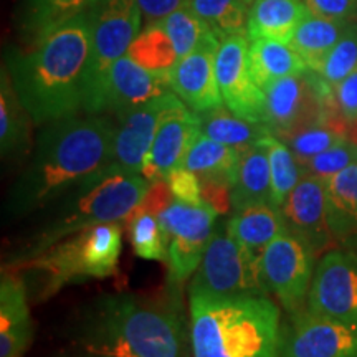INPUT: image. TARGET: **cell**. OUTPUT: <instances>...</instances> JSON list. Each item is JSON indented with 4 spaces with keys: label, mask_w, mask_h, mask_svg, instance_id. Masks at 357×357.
Wrapping results in <instances>:
<instances>
[{
    "label": "cell",
    "mask_w": 357,
    "mask_h": 357,
    "mask_svg": "<svg viewBox=\"0 0 357 357\" xmlns=\"http://www.w3.org/2000/svg\"><path fill=\"white\" fill-rule=\"evenodd\" d=\"M176 96V93L169 91L153 101L116 114L113 166L126 174H141L160 119Z\"/></svg>",
    "instance_id": "5bb4252c"
},
{
    "label": "cell",
    "mask_w": 357,
    "mask_h": 357,
    "mask_svg": "<svg viewBox=\"0 0 357 357\" xmlns=\"http://www.w3.org/2000/svg\"><path fill=\"white\" fill-rule=\"evenodd\" d=\"M91 53L88 13L45 32L30 52L8 60V77L30 119L38 126L79 114Z\"/></svg>",
    "instance_id": "3957f363"
},
{
    "label": "cell",
    "mask_w": 357,
    "mask_h": 357,
    "mask_svg": "<svg viewBox=\"0 0 357 357\" xmlns=\"http://www.w3.org/2000/svg\"><path fill=\"white\" fill-rule=\"evenodd\" d=\"M261 141L266 147L268 160H270L273 205L281 208V205L284 204V200L288 199L294 187L300 184L305 174H303L301 164L294 158L287 142L281 141L271 132L263 136Z\"/></svg>",
    "instance_id": "4dcf8cb0"
},
{
    "label": "cell",
    "mask_w": 357,
    "mask_h": 357,
    "mask_svg": "<svg viewBox=\"0 0 357 357\" xmlns=\"http://www.w3.org/2000/svg\"><path fill=\"white\" fill-rule=\"evenodd\" d=\"M63 357H88V356H82V354H79V356H63Z\"/></svg>",
    "instance_id": "ee69618b"
},
{
    "label": "cell",
    "mask_w": 357,
    "mask_h": 357,
    "mask_svg": "<svg viewBox=\"0 0 357 357\" xmlns=\"http://www.w3.org/2000/svg\"><path fill=\"white\" fill-rule=\"evenodd\" d=\"M357 162V144L349 139L339 142V144L329 147L324 153H321L305 164H301L305 176L318 177L321 181H328L342 172L352 164Z\"/></svg>",
    "instance_id": "8d00e7d4"
},
{
    "label": "cell",
    "mask_w": 357,
    "mask_h": 357,
    "mask_svg": "<svg viewBox=\"0 0 357 357\" xmlns=\"http://www.w3.org/2000/svg\"><path fill=\"white\" fill-rule=\"evenodd\" d=\"M314 253L298 236L284 231L270 242L258 258L260 275L266 291L289 314L305 307L314 275Z\"/></svg>",
    "instance_id": "30bf717a"
},
{
    "label": "cell",
    "mask_w": 357,
    "mask_h": 357,
    "mask_svg": "<svg viewBox=\"0 0 357 357\" xmlns=\"http://www.w3.org/2000/svg\"><path fill=\"white\" fill-rule=\"evenodd\" d=\"M328 223L334 242L357 235V162L326 181Z\"/></svg>",
    "instance_id": "d4e9b609"
},
{
    "label": "cell",
    "mask_w": 357,
    "mask_h": 357,
    "mask_svg": "<svg viewBox=\"0 0 357 357\" xmlns=\"http://www.w3.org/2000/svg\"><path fill=\"white\" fill-rule=\"evenodd\" d=\"M189 289H200L218 296L268 294L258 258L248 255L231 238L225 223L213 231Z\"/></svg>",
    "instance_id": "9c48e42d"
},
{
    "label": "cell",
    "mask_w": 357,
    "mask_h": 357,
    "mask_svg": "<svg viewBox=\"0 0 357 357\" xmlns=\"http://www.w3.org/2000/svg\"><path fill=\"white\" fill-rule=\"evenodd\" d=\"M166 182L171 187L174 199L178 202L192 204V205H202L207 204L202 195V184H200L199 176L184 166H178L174 171L169 172Z\"/></svg>",
    "instance_id": "74e56055"
},
{
    "label": "cell",
    "mask_w": 357,
    "mask_h": 357,
    "mask_svg": "<svg viewBox=\"0 0 357 357\" xmlns=\"http://www.w3.org/2000/svg\"><path fill=\"white\" fill-rule=\"evenodd\" d=\"M149 187L151 182L141 174H126L108 164L43 207L45 213L35 227L37 230L26 236L3 268L10 270L19 266L61 240L91 227L126 223L134 208L146 197Z\"/></svg>",
    "instance_id": "277c9868"
},
{
    "label": "cell",
    "mask_w": 357,
    "mask_h": 357,
    "mask_svg": "<svg viewBox=\"0 0 357 357\" xmlns=\"http://www.w3.org/2000/svg\"><path fill=\"white\" fill-rule=\"evenodd\" d=\"M307 13L305 0H255L248 12V40L270 38L289 43Z\"/></svg>",
    "instance_id": "7402d4cb"
},
{
    "label": "cell",
    "mask_w": 357,
    "mask_h": 357,
    "mask_svg": "<svg viewBox=\"0 0 357 357\" xmlns=\"http://www.w3.org/2000/svg\"><path fill=\"white\" fill-rule=\"evenodd\" d=\"M357 70V24L352 22L342 38L334 45L316 73L331 86H336L342 79Z\"/></svg>",
    "instance_id": "e575fe53"
},
{
    "label": "cell",
    "mask_w": 357,
    "mask_h": 357,
    "mask_svg": "<svg viewBox=\"0 0 357 357\" xmlns=\"http://www.w3.org/2000/svg\"><path fill=\"white\" fill-rule=\"evenodd\" d=\"M114 123L100 114L68 116L43 124L29 164L17 176L3 215L22 218L111 164Z\"/></svg>",
    "instance_id": "7a4b0ae2"
},
{
    "label": "cell",
    "mask_w": 357,
    "mask_h": 357,
    "mask_svg": "<svg viewBox=\"0 0 357 357\" xmlns=\"http://www.w3.org/2000/svg\"><path fill=\"white\" fill-rule=\"evenodd\" d=\"M287 230L306 243L314 257L324 255L334 242L328 223L326 182L318 177L303 176L284 204L281 205Z\"/></svg>",
    "instance_id": "2e32d148"
},
{
    "label": "cell",
    "mask_w": 357,
    "mask_h": 357,
    "mask_svg": "<svg viewBox=\"0 0 357 357\" xmlns=\"http://www.w3.org/2000/svg\"><path fill=\"white\" fill-rule=\"evenodd\" d=\"M75 346L88 357H192L181 293H106L73 323Z\"/></svg>",
    "instance_id": "6da1fadb"
},
{
    "label": "cell",
    "mask_w": 357,
    "mask_h": 357,
    "mask_svg": "<svg viewBox=\"0 0 357 357\" xmlns=\"http://www.w3.org/2000/svg\"><path fill=\"white\" fill-rule=\"evenodd\" d=\"M218 212L212 205H192L174 199L159 213L167 236V283L181 293V287L197 271L205 250L215 231Z\"/></svg>",
    "instance_id": "ba28073f"
},
{
    "label": "cell",
    "mask_w": 357,
    "mask_h": 357,
    "mask_svg": "<svg viewBox=\"0 0 357 357\" xmlns=\"http://www.w3.org/2000/svg\"><path fill=\"white\" fill-rule=\"evenodd\" d=\"M261 139L243 151L240 158L238 172L230 194L231 212L243 211L255 205H273L270 160Z\"/></svg>",
    "instance_id": "44dd1931"
},
{
    "label": "cell",
    "mask_w": 357,
    "mask_h": 357,
    "mask_svg": "<svg viewBox=\"0 0 357 357\" xmlns=\"http://www.w3.org/2000/svg\"><path fill=\"white\" fill-rule=\"evenodd\" d=\"M91 22V53L86 73L83 113L106 111V84L111 66L128 55L141 33L144 17L137 0H98L88 12Z\"/></svg>",
    "instance_id": "52a82bcc"
},
{
    "label": "cell",
    "mask_w": 357,
    "mask_h": 357,
    "mask_svg": "<svg viewBox=\"0 0 357 357\" xmlns=\"http://www.w3.org/2000/svg\"><path fill=\"white\" fill-rule=\"evenodd\" d=\"M96 2L98 0H26V29H30L37 40L48 30L88 13Z\"/></svg>",
    "instance_id": "1f68e13d"
},
{
    "label": "cell",
    "mask_w": 357,
    "mask_h": 357,
    "mask_svg": "<svg viewBox=\"0 0 357 357\" xmlns=\"http://www.w3.org/2000/svg\"><path fill=\"white\" fill-rule=\"evenodd\" d=\"M33 339L25 283L12 270L0 281V357H22Z\"/></svg>",
    "instance_id": "d6986e66"
},
{
    "label": "cell",
    "mask_w": 357,
    "mask_h": 357,
    "mask_svg": "<svg viewBox=\"0 0 357 357\" xmlns=\"http://www.w3.org/2000/svg\"><path fill=\"white\" fill-rule=\"evenodd\" d=\"M248 66L253 79L261 89L276 79L294 77L310 70L291 45L270 38L250 40Z\"/></svg>",
    "instance_id": "603a6c76"
},
{
    "label": "cell",
    "mask_w": 357,
    "mask_h": 357,
    "mask_svg": "<svg viewBox=\"0 0 357 357\" xmlns=\"http://www.w3.org/2000/svg\"><path fill=\"white\" fill-rule=\"evenodd\" d=\"M225 227L231 238L255 258H260L266 245L276 236L288 231L281 208L270 204L231 212Z\"/></svg>",
    "instance_id": "ffe728a7"
},
{
    "label": "cell",
    "mask_w": 357,
    "mask_h": 357,
    "mask_svg": "<svg viewBox=\"0 0 357 357\" xmlns=\"http://www.w3.org/2000/svg\"><path fill=\"white\" fill-rule=\"evenodd\" d=\"M347 137L336 129H333L328 124H318V126H311L303 129V131L293 134L284 139L294 158L298 162L305 164L314 155L324 153L329 147L339 144V142L346 141Z\"/></svg>",
    "instance_id": "d590c367"
},
{
    "label": "cell",
    "mask_w": 357,
    "mask_h": 357,
    "mask_svg": "<svg viewBox=\"0 0 357 357\" xmlns=\"http://www.w3.org/2000/svg\"><path fill=\"white\" fill-rule=\"evenodd\" d=\"M199 114L200 132L222 144L235 147L240 153L257 144L263 136L270 134L265 124L252 123L240 118L227 108L225 105L204 111Z\"/></svg>",
    "instance_id": "4316f807"
},
{
    "label": "cell",
    "mask_w": 357,
    "mask_h": 357,
    "mask_svg": "<svg viewBox=\"0 0 357 357\" xmlns=\"http://www.w3.org/2000/svg\"><path fill=\"white\" fill-rule=\"evenodd\" d=\"M346 137H347V139H349L351 142H354V144H357V121L351 123L349 126H347Z\"/></svg>",
    "instance_id": "b9f144b4"
},
{
    "label": "cell",
    "mask_w": 357,
    "mask_h": 357,
    "mask_svg": "<svg viewBox=\"0 0 357 357\" xmlns=\"http://www.w3.org/2000/svg\"><path fill=\"white\" fill-rule=\"evenodd\" d=\"M245 2H247V3H248V6H250V7H252V6H253V2H255V0H245Z\"/></svg>",
    "instance_id": "7bdbcfd3"
},
{
    "label": "cell",
    "mask_w": 357,
    "mask_h": 357,
    "mask_svg": "<svg viewBox=\"0 0 357 357\" xmlns=\"http://www.w3.org/2000/svg\"><path fill=\"white\" fill-rule=\"evenodd\" d=\"M333 93L339 118L347 129L351 123L357 121V70L333 86Z\"/></svg>",
    "instance_id": "f35d334b"
},
{
    "label": "cell",
    "mask_w": 357,
    "mask_h": 357,
    "mask_svg": "<svg viewBox=\"0 0 357 357\" xmlns=\"http://www.w3.org/2000/svg\"><path fill=\"white\" fill-rule=\"evenodd\" d=\"M306 310L357 324V252L328 250L314 268Z\"/></svg>",
    "instance_id": "8fae6325"
},
{
    "label": "cell",
    "mask_w": 357,
    "mask_h": 357,
    "mask_svg": "<svg viewBox=\"0 0 357 357\" xmlns=\"http://www.w3.org/2000/svg\"><path fill=\"white\" fill-rule=\"evenodd\" d=\"M218 45L220 40L211 33L167 73L171 89L194 113H204L223 105L215 70Z\"/></svg>",
    "instance_id": "e0dca14e"
},
{
    "label": "cell",
    "mask_w": 357,
    "mask_h": 357,
    "mask_svg": "<svg viewBox=\"0 0 357 357\" xmlns=\"http://www.w3.org/2000/svg\"><path fill=\"white\" fill-rule=\"evenodd\" d=\"M192 357H280L281 311L266 294L189 289Z\"/></svg>",
    "instance_id": "5b68a950"
},
{
    "label": "cell",
    "mask_w": 357,
    "mask_h": 357,
    "mask_svg": "<svg viewBox=\"0 0 357 357\" xmlns=\"http://www.w3.org/2000/svg\"><path fill=\"white\" fill-rule=\"evenodd\" d=\"M29 113L22 105L8 71L2 70L0 82V151L2 158L25 153L29 144Z\"/></svg>",
    "instance_id": "83f0119b"
},
{
    "label": "cell",
    "mask_w": 357,
    "mask_h": 357,
    "mask_svg": "<svg viewBox=\"0 0 357 357\" xmlns=\"http://www.w3.org/2000/svg\"><path fill=\"white\" fill-rule=\"evenodd\" d=\"M172 91L167 75L154 73L124 55L111 66L106 84V111L114 114Z\"/></svg>",
    "instance_id": "ac0fdd59"
},
{
    "label": "cell",
    "mask_w": 357,
    "mask_h": 357,
    "mask_svg": "<svg viewBox=\"0 0 357 357\" xmlns=\"http://www.w3.org/2000/svg\"><path fill=\"white\" fill-rule=\"evenodd\" d=\"M242 153L235 147L211 139L200 132L192 142L181 166H184L199 176L200 181L222 182L234 187L238 172Z\"/></svg>",
    "instance_id": "cb8c5ba5"
},
{
    "label": "cell",
    "mask_w": 357,
    "mask_h": 357,
    "mask_svg": "<svg viewBox=\"0 0 357 357\" xmlns=\"http://www.w3.org/2000/svg\"><path fill=\"white\" fill-rule=\"evenodd\" d=\"M190 2L192 0H137L146 25L166 19L167 15H171L178 8L190 6Z\"/></svg>",
    "instance_id": "60d3db41"
},
{
    "label": "cell",
    "mask_w": 357,
    "mask_h": 357,
    "mask_svg": "<svg viewBox=\"0 0 357 357\" xmlns=\"http://www.w3.org/2000/svg\"><path fill=\"white\" fill-rule=\"evenodd\" d=\"M354 22H356V24H357V17H356V20H354Z\"/></svg>",
    "instance_id": "f6af8a7d"
},
{
    "label": "cell",
    "mask_w": 357,
    "mask_h": 357,
    "mask_svg": "<svg viewBox=\"0 0 357 357\" xmlns=\"http://www.w3.org/2000/svg\"><path fill=\"white\" fill-rule=\"evenodd\" d=\"M200 134L199 114L176 96L155 132L149 153L144 159L141 176L149 182L164 181L169 172L182 164L192 142Z\"/></svg>",
    "instance_id": "9a60e30c"
},
{
    "label": "cell",
    "mask_w": 357,
    "mask_h": 357,
    "mask_svg": "<svg viewBox=\"0 0 357 357\" xmlns=\"http://www.w3.org/2000/svg\"><path fill=\"white\" fill-rule=\"evenodd\" d=\"M134 253L142 260L167 263V236L154 212L132 211L126 220Z\"/></svg>",
    "instance_id": "d6a6232c"
},
{
    "label": "cell",
    "mask_w": 357,
    "mask_h": 357,
    "mask_svg": "<svg viewBox=\"0 0 357 357\" xmlns=\"http://www.w3.org/2000/svg\"><path fill=\"white\" fill-rule=\"evenodd\" d=\"M159 22L171 37L178 60L189 55L190 52H194L212 33V30L208 29L207 24L200 19L190 6L178 8V10Z\"/></svg>",
    "instance_id": "836d02e7"
},
{
    "label": "cell",
    "mask_w": 357,
    "mask_h": 357,
    "mask_svg": "<svg viewBox=\"0 0 357 357\" xmlns=\"http://www.w3.org/2000/svg\"><path fill=\"white\" fill-rule=\"evenodd\" d=\"M351 24L352 22L328 20L307 13L301 24L298 25L289 45L303 58L307 68L318 71L326 55L342 38Z\"/></svg>",
    "instance_id": "484cf974"
},
{
    "label": "cell",
    "mask_w": 357,
    "mask_h": 357,
    "mask_svg": "<svg viewBox=\"0 0 357 357\" xmlns=\"http://www.w3.org/2000/svg\"><path fill=\"white\" fill-rule=\"evenodd\" d=\"M280 357H357V324L300 310L281 333Z\"/></svg>",
    "instance_id": "7c38bea8"
},
{
    "label": "cell",
    "mask_w": 357,
    "mask_h": 357,
    "mask_svg": "<svg viewBox=\"0 0 357 357\" xmlns=\"http://www.w3.org/2000/svg\"><path fill=\"white\" fill-rule=\"evenodd\" d=\"M307 10L321 19L337 22H354L357 17V0H305Z\"/></svg>",
    "instance_id": "ab89813d"
},
{
    "label": "cell",
    "mask_w": 357,
    "mask_h": 357,
    "mask_svg": "<svg viewBox=\"0 0 357 357\" xmlns=\"http://www.w3.org/2000/svg\"><path fill=\"white\" fill-rule=\"evenodd\" d=\"M128 56L146 70L160 75H167L178 61L176 47L160 22L142 26L141 33L129 47Z\"/></svg>",
    "instance_id": "f1b7e54d"
},
{
    "label": "cell",
    "mask_w": 357,
    "mask_h": 357,
    "mask_svg": "<svg viewBox=\"0 0 357 357\" xmlns=\"http://www.w3.org/2000/svg\"><path fill=\"white\" fill-rule=\"evenodd\" d=\"M123 225V222L101 223L78 231L10 270L37 273L42 281L40 298L53 296L66 284L113 276L121 257Z\"/></svg>",
    "instance_id": "8992f818"
},
{
    "label": "cell",
    "mask_w": 357,
    "mask_h": 357,
    "mask_svg": "<svg viewBox=\"0 0 357 357\" xmlns=\"http://www.w3.org/2000/svg\"><path fill=\"white\" fill-rule=\"evenodd\" d=\"M190 7L220 42L247 35L250 6L245 0H192Z\"/></svg>",
    "instance_id": "f546056e"
},
{
    "label": "cell",
    "mask_w": 357,
    "mask_h": 357,
    "mask_svg": "<svg viewBox=\"0 0 357 357\" xmlns=\"http://www.w3.org/2000/svg\"><path fill=\"white\" fill-rule=\"evenodd\" d=\"M248 35H234L218 45L215 70L223 105L240 118L265 124L266 98L250 73Z\"/></svg>",
    "instance_id": "4fadbf2b"
}]
</instances>
